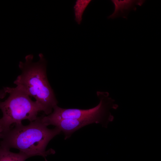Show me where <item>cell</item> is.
I'll return each instance as SVG.
<instances>
[{"mask_svg": "<svg viewBox=\"0 0 161 161\" xmlns=\"http://www.w3.org/2000/svg\"><path fill=\"white\" fill-rule=\"evenodd\" d=\"M114 6L113 12L108 17L114 19L121 17L126 18L129 12L136 10V5L141 6L144 3L143 0H112Z\"/></svg>", "mask_w": 161, "mask_h": 161, "instance_id": "5b68a950", "label": "cell"}, {"mask_svg": "<svg viewBox=\"0 0 161 161\" xmlns=\"http://www.w3.org/2000/svg\"><path fill=\"white\" fill-rule=\"evenodd\" d=\"M39 57L38 61L34 62L33 55H28L25 57L24 62H19L21 72L14 83L33 97L41 111L48 115L58 101L48 80L47 61L42 54H39Z\"/></svg>", "mask_w": 161, "mask_h": 161, "instance_id": "7a4b0ae2", "label": "cell"}, {"mask_svg": "<svg viewBox=\"0 0 161 161\" xmlns=\"http://www.w3.org/2000/svg\"><path fill=\"white\" fill-rule=\"evenodd\" d=\"M43 122L41 116L38 117L35 120L27 126L22 124L16 125L3 133L0 138L1 146L10 149H18L30 157L40 156L47 161L46 157L54 154L55 151L50 149L46 150L47 146L54 137L61 132L57 127L49 129Z\"/></svg>", "mask_w": 161, "mask_h": 161, "instance_id": "6da1fadb", "label": "cell"}, {"mask_svg": "<svg viewBox=\"0 0 161 161\" xmlns=\"http://www.w3.org/2000/svg\"><path fill=\"white\" fill-rule=\"evenodd\" d=\"M91 1V0H77L76 1L74 7L75 20L78 24H81L83 12Z\"/></svg>", "mask_w": 161, "mask_h": 161, "instance_id": "52a82bcc", "label": "cell"}, {"mask_svg": "<svg viewBox=\"0 0 161 161\" xmlns=\"http://www.w3.org/2000/svg\"><path fill=\"white\" fill-rule=\"evenodd\" d=\"M97 94L100 102L93 108L87 109H64L56 105L50 114L47 116H42V121L45 124L55 120L77 119L86 126L94 123H100L106 128L108 123L112 121L114 119L110 110L111 109H116L118 105L114 103V100L109 97L108 92L98 91Z\"/></svg>", "mask_w": 161, "mask_h": 161, "instance_id": "277c9868", "label": "cell"}, {"mask_svg": "<svg viewBox=\"0 0 161 161\" xmlns=\"http://www.w3.org/2000/svg\"><path fill=\"white\" fill-rule=\"evenodd\" d=\"M7 94V93L4 88L3 89L0 90V100L4 98L5 97ZM0 102L1 101H0Z\"/></svg>", "mask_w": 161, "mask_h": 161, "instance_id": "ba28073f", "label": "cell"}, {"mask_svg": "<svg viewBox=\"0 0 161 161\" xmlns=\"http://www.w3.org/2000/svg\"><path fill=\"white\" fill-rule=\"evenodd\" d=\"M30 157L22 152L16 153L0 145V161H25Z\"/></svg>", "mask_w": 161, "mask_h": 161, "instance_id": "8992f818", "label": "cell"}, {"mask_svg": "<svg viewBox=\"0 0 161 161\" xmlns=\"http://www.w3.org/2000/svg\"><path fill=\"white\" fill-rule=\"evenodd\" d=\"M3 88L9 96L5 101L0 102V109L3 113L0 123L3 133L8 130L13 124H20L24 120H28L31 122L37 119L41 109L25 91L18 86Z\"/></svg>", "mask_w": 161, "mask_h": 161, "instance_id": "3957f363", "label": "cell"}, {"mask_svg": "<svg viewBox=\"0 0 161 161\" xmlns=\"http://www.w3.org/2000/svg\"><path fill=\"white\" fill-rule=\"evenodd\" d=\"M3 130L2 126L0 123V137L3 133Z\"/></svg>", "mask_w": 161, "mask_h": 161, "instance_id": "9c48e42d", "label": "cell"}]
</instances>
